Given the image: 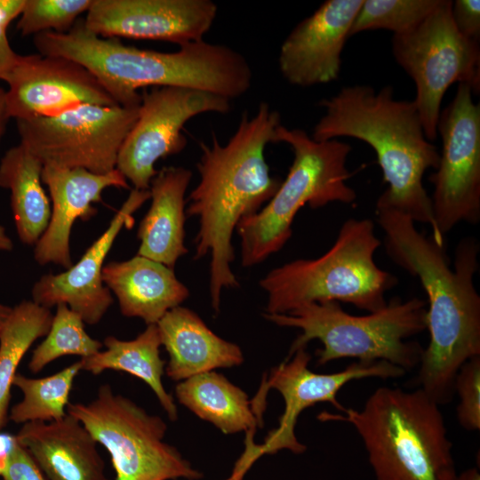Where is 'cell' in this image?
I'll use <instances>...</instances> for the list:
<instances>
[{
	"instance_id": "5bb4252c",
	"label": "cell",
	"mask_w": 480,
	"mask_h": 480,
	"mask_svg": "<svg viewBox=\"0 0 480 480\" xmlns=\"http://www.w3.org/2000/svg\"><path fill=\"white\" fill-rule=\"evenodd\" d=\"M230 100L184 87H153L140 94L138 118L118 154L116 169L133 188L148 190L156 163L187 146L185 124L203 113L226 114Z\"/></svg>"
},
{
	"instance_id": "f546056e",
	"label": "cell",
	"mask_w": 480,
	"mask_h": 480,
	"mask_svg": "<svg viewBox=\"0 0 480 480\" xmlns=\"http://www.w3.org/2000/svg\"><path fill=\"white\" fill-rule=\"evenodd\" d=\"M442 0H364L350 28L349 37L360 32L388 29L406 33L433 12Z\"/></svg>"
},
{
	"instance_id": "d4e9b609",
	"label": "cell",
	"mask_w": 480,
	"mask_h": 480,
	"mask_svg": "<svg viewBox=\"0 0 480 480\" xmlns=\"http://www.w3.org/2000/svg\"><path fill=\"white\" fill-rule=\"evenodd\" d=\"M104 350L81 358L82 371L99 375L106 370L125 372L143 380L157 397L171 420L178 418L172 396L165 390L162 378L165 362L160 356L161 340L156 324H148L135 339L119 340L108 336Z\"/></svg>"
},
{
	"instance_id": "2e32d148",
	"label": "cell",
	"mask_w": 480,
	"mask_h": 480,
	"mask_svg": "<svg viewBox=\"0 0 480 480\" xmlns=\"http://www.w3.org/2000/svg\"><path fill=\"white\" fill-rule=\"evenodd\" d=\"M217 12L211 0H92L84 23L105 38L165 41L180 46L204 40Z\"/></svg>"
},
{
	"instance_id": "9c48e42d",
	"label": "cell",
	"mask_w": 480,
	"mask_h": 480,
	"mask_svg": "<svg viewBox=\"0 0 480 480\" xmlns=\"http://www.w3.org/2000/svg\"><path fill=\"white\" fill-rule=\"evenodd\" d=\"M76 418L109 453L115 480L197 479L201 473L164 441L166 423L102 384L89 403H69Z\"/></svg>"
},
{
	"instance_id": "484cf974",
	"label": "cell",
	"mask_w": 480,
	"mask_h": 480,
	"mask_svg": "<svg viewBox=\"0 0 480 480\" xmlns=\"http://www.w3.org/2000/svg\"><path fill=\"white\" fill-rule=\"evenodd\" d=\"M175 395L181 404L224 434L253 432L260 422L246 393L213 371L180 381Z\"/></svg>"
},
{
	"instance_id": "4fadbf2b",
	"label": "cell",
	"mask_w": 480,
	"mask_h": 480,
	"mask_svg": "<svg viewBox=\"0 0 480 480\" xmlns=\"http://www.w3.org/2000/svg\"><path fill=\"white\" fill-rule=\"evenodd\" d=\"M311 356L306 348L297 349L291 356L273 368L263 380L253 410L261 417L262 406L268 389H276L284 401V411L279 418L278 427L270 431L260 445L246 448L236 463L246 470L263 454H274L289 450L300 454L306 450L295 436V426L300 414L318 403H330L339 412L345 407L338 401L339 391L349 381L364 378L396 379L405 374L403 368L386 361H357L345 369L332 373H316L308 368Z\"/></svg>"
},
{
	"instance_id": "8fae6325",
	"label": "cell",
	"mask_w": 480,
	"mask_h": 480,
	"mask_svg": "<svg viewBox=\"0 0 480 480\" xmlns=\"http://www.w3.org/2000/svg\"><path fill=\"white\" fill-rule=\"evenodd\" d=\"M139 106L87 104L52 116L16 120L20 143L44 165L108 173L116 167Z\"/></svg>"
},
{
	"instance_id": "8d00e7d4",
	"label": "cell",
	"mask_w": 480,
	"mask_h": 480,
	"mask_svg": "<svg viewBox=\"0 0 480 480\" xmlns=\"http://www.w3.org/2000/svg\"><path fill=\"white\" fill-rule=\"evenodd\" d=\"M13 436L0 435V476H2L9 457Z\"/></svg>"
},
{
	"instance_id": "e0dca14e",
	"label": "cell",
	"mask_w": 480,
	"mask_h": 480,
	"mask_svg": "<svg viewBox=\"0 0 480 480\" xmlns=\"http://www.w3.org/2000/svg\"><path fill=\"white\" fill-rule=\"evenodd\" d=\"M148 199L149 190L132 189L107 229L75 265L60 274H45L39 278L31 290L32 300L50 309L65 304L85 324H98L114 302L102 280L104 260L122 228L133 225V213Z\"/></svg>"
},
{
	"instance_id": "603a6c76",
	"label": "cell",
	"mask_w": 480,
	"mask_h": 480,
	"mask_svg": "<svg viewBox=\"0 0 480 480\" xmlns=\"http://www.w3.org/2000/svg\"><path fill=\"white\" fill-rule=\"evenodd\" d=\"M192 172L182 166L157 171L149 186L151 204L140 223L137 254L174 268L188 253L185 245V194Z\"/></svg>"
},
{
	"instance_id": "e575fe53",
	"label": "cell",
	"mask_w": 480,
	"mask_h": 480,
	"mask_svg": "<svg viewBox=\"0 0 480 480\" xmlns=\"http://www.w3.org/2000/svg\"><path fill=\"white\" fill-rule=\"evenodd\" d=\"M20 54L10 45L6 36V28L0 26V79L4 80L18 61Z\"/></svg>"
},
{
	"instance_id": "cb8c5ba5",
	"label": "cell",
	"mask_w": 480,
	"mask_h": 480,
	"mask_svg": "<svg viewBox=\"0 0 480 480\" xmlns=\"http://www.w3.org/2000/svg\"><path fill=\"white\" fill-rule=\"evenodd\" d=\"M43 163L22 143L8 149L0 161V187L10 190L17 235L35 245L51 218L50 200L42 186Z\"/></svg>"
},
{
	"instance_id": "d6a6232c",
	"label": "cell",
	"mask_w": 480,
	"mask_h": 480,
	"mask_svg": "<svg viewBox=\"0 0 480 480\" xmlns=\"http://www.w3.org/2000/svg\"><path fill=\"white\" fill-rule=\"evenodd\" d=\"M2 478L3 480H48L28 452L14 436Z\"/></svg>"
},
{
	"instance_id": "4dcf8cb0",
	"label": "cell",
	"mask_w": 480,
	"mask_h": 480,
	"mask_svg": "<svg viewBox=\"0 0 480 480\" xmlns=\"http://www.w3.org/2000/svg\"><path fill=\"white\" fill-rule=\"evenodd\" d=\"M92 0H25L17 23L22 36L66 33L87 12Z\"/></svg>"
},
{
	"instance_id": "4316f807",
	"label": "cell",
	"mask_w": 480,
	"mask_h": 480,
	"mask_svg": "<svg viewBox=\"0 0 480 480\" xmlns=\"http://www.w3.org/2000/svg\"><path fill=\"white\" fill-rule=\"evenodd\" d=\"M53 315L35 301L22 300L0 329V429L8 420L11 388L17 368L32 344L46 336Z\"/></svg>"
},
{
	"instance_id": "6da1fadb",
	"label": "cell",
	"mask_w": 480,
	"mask_h": 480,
	"mask_svg": "<svg viewBox=\"0 0 480 480\" xmlns=\"http://www.w3.org/2000/svg\"><path fill=\"white\" fill-rule=\"evenodd\" d=\"M375 212L387 255L419 279L428 297L429 343L419 364L418 385L439 405L447 404L460 368L480 356V296L474 284L479 244L461 238L452 268L444 244L419 231L408 215L377 203Z\"/></svg>"
},
{
	"instance_id": "9a60e30c",
	"label": "cell",
	"mask_w": 480,
	"mask_h": 480,
	"mask_svg": "<svg viewBox=\"0 0 480 480\" xmlns=\"http://www.w3.org/2000/svg\"><path fill=\"white\" fill-rule=\"evenodd\" d=\"M4 81L8 116L16 120L52 116L87 104L118 105L90 71L63 57L20 55Z\"/></svg>"
},
{
	"instance_id": "5b68a950",
	"label": "cell",
	"mask_w": 480,
	"mask_h": 480,
	"mask_svg": "<svg viewBox=\"0 0 480 480\" xmlns=\"http://www.w3.org/2000/svg\"><path fill=\"white\" fill-rule=\"evenodd\" d=\"M318 419L355 428L377 480H454L457 476L440 405L420 388L380 387L363 408L324 412Z\"/></svg>"
},
{
	"instance_id": "ffe728a7",
	"label": "cell",
	"mask_w": 480,
	"mask_h": 480,
	"mask_svg": "<svg viewBox=\"0 0 480 480\" xmlns=\"http://www.w3.org/2000/svg\"><path fill=\"white\" fill-rule=\"evenodd\" d=\"M16 440L48 480H109L98 443L75 417L22 425Z\"/></svg>"
},
{
	"instance_id": "1f68e13d",
	"label": "cell",
	"mask_w": 480,
	"mask_h": 480,
	"mask_svg": "<svg viewBox=\"0 0 480 480\" xmlns=\"http://www.w3.org/2000/svg\"><path fill=\"white\" fill-rule=\"evenodd\" d=\"M459 396L457 418L468 431L480 428V356L467 361L460 368L454 380V392Z\"/></svg>"
},
{
	"instance_id": "ba28073f",
	"label": "cell",
	"mask_w": 480,
	"mask_h": 480,
	"mask_svg": "<svg viewBox=\"0 0 480 480\" xmlns=\"http://www.w3.org/2000/svg\"><path fill=\"white\" fill-rule=\"evenodd\" d=\"M276 142L289 145L294 157L274 196L236 228L245 268L264 261L285 245L302 206L317 209L334 202L350 204L356 199V191L347 184L349 144L340 140L317 141L301 129L282 124L276 130Z\"/></svg>"
},
{
	"instance_id": "44dd1931",
	"label": "cell",
	"mask_w": 480,
	"mask_h": 480,
	"mask_svg": "<svg viewBox=\"0 0 480 480\" xmlns=\"http://www.w3.org/2000/svg\"><path fill=\"white\" fill-rule=\"evenodd\" d=\"M102 280L116 297L121 313L139 317L147 325L156 324L189 296L172 268L138 254L104 265Z\"/></svg>"
},
{
	"instance_id": "7c38bea8",
	"label": "cell",
	"mask_w": 480,
	"mask_h": 480,
	"mask_svg": "<svg viewBox=\"0 0 480 480\" xmlns=\"http://www.w3.org/2000/svg\"><path fill=\"white\" fill-rule=\"evenodd\" d=\"M472 94L468 84H459L437 123L443 146L438 167L429 176L434 186L430 200L444 239L460 222L480 220V105Z\"/></svg>"
},
{
	"instance_id": "83f0119b",
	"label": "cell",
	"mask_w": 480,
	"mask_h": 480,
	"mask_svg": "<svg viewBox=\"0 0 480 480\" xmlns=\"http://www.w3.org/2000/svg\"><path fill=\"white\" fill-rule=\"evenodd\" d=\"M80 371L82 364L79 360L43 378H29L17 372L12 385L21 391L23 397L11 408L9 419L24 424L59 420L65 417L71 388Z\"/></svg>"
},
{
	"instance_id": "836d02e7",
	"label": "cell",
	"mask_w": 480,
	"mask_h": 480,
	"mask_svg": "<svg viewBox=\"0 0 480 480\" xmlns=\"http://www.w3.org/2000/svg\"><path fill=\"white\" fill-rule=\"evenodd\" d=\"M452 19L457 30L465 37L479 42L480 1L456 0L452 3Z\"/></svg>"
},
{
	"instance_id": "60d3db41",
	"label": "cell",
	"mask_w": 480,
	"mask_h": 480,
	"mask_svg": "<svg viewBox=\"0 0 480 480\" xmlns=\"http://www.w3.org/2000/svg\"><path fill=\"white\" fill-rule=\"evenodd\" d=\"M12 311V308L0 303V329Z\"/></svg>"
},
{
	"instance_id": "3957f363",
	"label": "cell",
	"mask_w": 480,
	"mask_h": 480,
	"mask_svg": "<svg viewBox=\"0 0 480 480\" xmlns=\"http://www.w3.org/2000/svg\"><path fill=\"white\" fill-rule=\"evenodd\" d=\"M33 39L39 54L63 57L85 68L123 107L139 106L138 90L148 86L196 89L231 100L252 85V71L242 53L204 40L171 52L140 49L92 33L81 19L66 33L44 32Z\"/></svg>"
},
{
	"instance_id": "30bf717a",
	"label": "cell",
	"mask_w": 480,
	"mask_h": 480,
	"mask_svg": "<svg viewBox=\"0 0 480 480\" xmlns=\"http://www.w3.org/2000/svg\"><path fill=\"white\" fill-rule=\"evenodd\" d=\"M452 3L437 8L412 30L393 35L396 61L416 86L413 100L428 140L437 138V123L444 93L454 83L480 89L479 43L463 36L452 19Z\"/></svg>"
},
{
	"instance_id": "7a4b0ae2",
	"label": "cell",
	"mask_w": 480,
	"mask_h": 480,
	"mask_svg": "<svg viewBox=\"0 0 480 480\" xmlns=\"http://www.w3.org/2000/svg\"><path fill=\"white\" fill-rule=\"evenodd\" d=\"M280 124L279 113L260 102L255 116L242 115L226 144L214 133L211 144L200 143L196 164L200 180L188 198L186 213L197 217L199 222L194 259L210 255L209 291L216 313L222 290L239 286L231 270L234 230L244 218L258 212L281 185L270 175L264 155L266 146L276 142Z\"/></svg>"
},
{
	"instance_id": "d6986e66",
	"label": "cell",
	"mask_w": 480,
	"mask_h": 480,
	"mask_svg": "<svg viewBox=\"0 0 480 480\" xmlns=\"http://www.w3.org/2000/svg\"><path fill=\"white\" fill-rule=\"evenodd\" d=\"M42 181L52 203L49 224L35 244L34 258L40 265L49 263L69 268L71 228L77 219L85 220L97 212L92 205L102 202V192L110 187L129 188L124 175L116 168L97 174L83 168L45 164Z\"/></svg>"
},
{
	"instance_id": "277c9868",
	"label": "cell",
	"mask_w": 480,
	"mask_h": 480,
	"mask_svg": "<svg viewBox=\"0 0 480 480\" xmlns=\"http://www.w3.org/2000/svg\"><path fill=\"white\" fill-rule=\"evenodd\" d=\"M319 106L324 114L315 125L312 139L349 137L372 147L388 185L376 203L405 213L414 222L428 224L436 243L444 244L422 183L428 169H437L440 153L427 140L413 100H396L391 86L376 92L368 85H352L322 100Z\"/></svg>"
},
{
	"instance_id": "ab89813d",
	"label": "cell",
	"mask_w": 480,
	"mask_h": 480,
	"mask_svg": "<svg viewBox=\"0 0 480 480\" xmlns=\"http://www.w3.org/2000/svg\"><path fill=\"white\" fill-rule=\"evenodd\" d=\"M454 480H480V474L476 468H471L456 476Z\"/></svg>"
},
{
	"instance_id": "8992f818",
	"label": "cell",
	"mask_w": 480,
	"mask_h": 480,
	"mask_svg": "<svg viewBox=\"0 0 480 480\" xmlns=\"http://www.w3.org/2000/svg\"><path fill=\"white\" fill-rule=\"evenodd\" d=\"M380 245L372 220H347L323 255L287 262L260 281L268 295L265 313L286 314L325 301L348 303L369 313L381 309L388 303L386 293L398 279L375 263Z\"/></svg>"
},
{
	"instance_id": "74e56055",
	"label": "cell",
	"mask_w": 480,
	"mask_h": 480,
	"mask_svg": "<svg viewBox=\"0 0 480 480\" xmlns=\"http://www.w3.org/2000/svg\"><path fill=\"white\" fill-rule=\"evenodd\" d=\"M7 107H6V99H5V91L0 87V140L4 133L6 123L9 119Z\"/></svg>"
},
{
	"instance_id": "d590c367",
	"label": "cell",
	"mask_w": 480,
	"mask_h": 480,
	"mask_svg": "<svg viewBox=\"0 0 480 480\" xmlns=\"http://www.w3.org/2000/svg\"><path fill=\"white\" fill-rule=\"evenodd\" d=\"M25 0H0V26L7 28L8 25L20 17Z\"/></svg>"
},
{
	"instance_id": "52a82bcc",
	"label": "cell",
	"mask_w": 480,
	"mask_h": 480,
	"mask_svg": "<svg viewBox=\"0 0 480 480\" xmlns=\"http://www.w3.org/2000/svg\"><path fill=\"white\" fill-rule=\"evenodd\" d=\"M426 301L419 298L390 300L381 309L364 316L346 312L337 301L314 302L286 314H266L278 326L293 327L300 334L292 342L288 357L317 340V364L340 358L362 362L386 361L404 371L420 364L423 348L407 339L426 330Z\"/></svg>"
},
{
	"instance_id": "f1b7e54d",
	"label": "cell",
	"mask_w": 480,
	"mask_h": 480,
	"mask_svg": "<svg viewBox=\"0 0 480 480\" xmlns=\"http://www.w3.org/2000/svg\"><path fill=\"white\" fill-rule=\"evenodd\" d=\"M79 314L65 304L56 306L45 339L33 350L28 369L38 373L47 364L64 356L89 357L101 350L103 343L92 338Z\"/></svg>"
},
{
	"instance_id": "ac0fdd59",
	"label": "cell",
	"mask_w": 480,
	"mask_h": 480,
	"mask_svg": "<svg viewBox=\"0 0 480 480\" xmlns=\"http://www.w3.org/2000/svg\"><path fill=\"white\" fill-rule=\"evenodd\" d=\"M364 0H327L283 42L278 66L291 84L308 87L338 78L341 52Z\"/></svg>"
},
{
	"instance_id": "f35d334b",
	"label": "cell",
	"mask_w": 480,
	"mask_h": 480,
	"mask_svg": "<svg viewBox=\"0 0 480 480\" xmlns=\"http://www.w3.org/2000/svg\"><path fill=\"white\" fill-rule=\"evenodd\" d=\"M13 248L12 239L6 234L4 227L0 225V251H11Z\"/></svg>"
},
{
	"instance_id": "b9f144b4",
	"label": "cell",
	"mask_w": 480,
	"mask_h": 480,
	"mask_svg": "<svg viewBox=\"0 0 480 480\" xmlns=\"http://www.w3.org/2000/svg\"><path fill=\"white\" fill-rule=\"evenodd\" d=\"M243 476H240L236 473H234L231 475V476L229 478H228L227 480H243Z\"/></svg>"
},
{
	"instance_id": "7402d4cb",
	"label": "cell",
	"mask_w": 480,
	"mask_h": 480,
	"mask_svg": "<svg viewBox=\"0 0 480 480\" xmlns=\"http://www.w3.org/2000/svg\"><path fill=\"white\" fill-rule=\"evenodd\" d=\"M156 326L169 355L165 372L173 380L244 362L238 345L219 337L189 308L178 306L170 309Z\"/></svg>"
}]
</instances>
